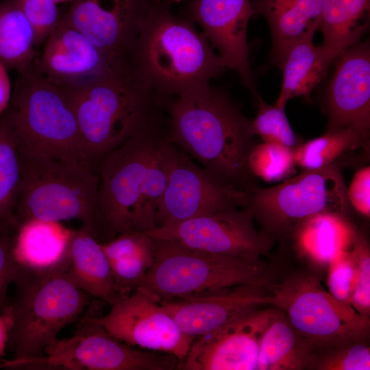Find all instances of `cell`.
Wrapping results in <instances>:
<instances>
[{"mask_svg":"<svg viewBox=\"0 0 370 370\" xmlns=\"http://www.w3.org/2000/svg\"><path fill=\"white\" fill-rule=\"evenodd\" d=\"M247 207L267 234H293L307 219L321 213L347 215L350 205L347 186L336 163L303 171L269 188L246 190Z\"/></svg>","mask_w":370,"mask_h":370,"instance_id":"9c48e42d","label":"cell"},{"mask_svg":"<svg viewBox=\"0 0 370 370\" xmlns=\"http://www.w3.org/2000/svg\"><path fill=\"white\" fill-rule=\"evenodd\" d=\"M347 197L350 206L361 215L370 216V167L356 171L347 187Z\"/></svg>","mask_w":370,"mask_h":370,"instance_id":"74e56055","label":"cell"},{"mask_svg":"<svg viewBox=\"0 0 370 370\" xmlns=\"http://www.w3.org/2000/svg\"><path fill=\"white\" fill-rule=\"evenodd\" d=\"M186 13L201 27L225 67L236 71L243 84L254 92L247 39L248 23L254 15L249 0H192Z\"/></svg>","mask_w":370,"mask_h":370,"instance_id":"ac0fdd59","label":"cell"},{"mask_svg":"<svg viewBox=\"0 0 370 370\" xmlns=\"http://www.w3.org/2000/svg\"><path fill=\"white\" fill-rule=\"evenodd\" d=\"M167 134L168 123L165 126L158 114L99 162L98 240L149 230L143 211L144 189L150 164Z\"/></svg>","mask_w":370,"mask_h":370,"instance_id":"5b68a950","label":"cell"},{"mask_svg":"<svg viewBox=\"0 0 370 370\" xmlns=\"http://www.w3.org/2000/svg\"><path fill=\"white\" fill-rule=\"evenodd\" d=\"M16 232V227L0 225V314L4 312L9 287L20 269L14 254Z\"/></svg>","mask_w":370,"mask_h":370,"instance_id":"8d00e7d4","label":"cell"},{"mask_svg":"<svg viewBox=\"0 0 370 370\" xmlns=\"http://www.w3.org/2000/svg\"><path fill=\"white\" fill-rule=\"evenodd\" d=\"M82 319L133 347L173 355L182 365L195 338L182 332L160 304L138 288L111 304L107 314Z\"/></svg>","mask_w":370,"mask_h":370,"instance_id":"9a60e30c","label":"cell"},{"mask_svg":"<svg viewBox=\"0 0 370 370\" xmlns=\"http://www.w3.org/2000/svg\"><path fill=\"white\" fill-rule=\"evenodd\" d=\"M66 271L20 268L4 310L10 318L6 350L13 356L5 367L45 365L46 350L89 304L90 297L71 282Z\"/></svg>","mask_w":370,"mask_h":370,"instance_id":"3957f363","label":"cell"},{"mask_svg":"<svg viewBox=\"0 0 370 370\" xmlns=\"http://www.w3.org/2000/svg\"><path fill=\"white\" fill-rule=\"evenodd\" d=\"M56 3H67V2H69V3H71L73 0H53Z\"/></svg>","mask_w":370,"mask_h":370,"instance_id":"60d3db41","label":"cell"},{"mask_svg":"<svg viewBox=\"0 0 370 370\" xmlns=\"http://www.w3.org/2000/svg\"><path fill=\"white\" fill-rule=\"evenodd\" d=\"M11 99V85L6 68L0 63V115L9 106Z\"/></svg>","mask_w":370,"mask_h":370,"instance_id":"f35d334b","label":"cell"},{"mask_svg":"<svg viewBox=\"0 0 370 370\" xmlns=\"http://www.w3.org/2000/svg\"><path fill=\"white\" fill-rule=\"evenodd\" d=\"M6 110L20 152L88 163L69 99L62 88L42 76L35 60L18 72Z\"/></svg>","mask_w":370,"mask_h":370,"instance_id":"52a82bcc","label":"cell"},{"mask_svg":"<svg viewBox=\"0 0 370 370\" xmlns=\"http://www.w3.org/2000/svg\"><path fill=\"white\" fill-rule=\"evenodd\" d=\"M33 29L16 0L0 3V63L18 73L35 58Z\"/></svg>","mask_w":370,"mask_h":370,"instance_id":"83f0119b","label":"cell"},{"mask_svg":"<svg viewBox=\"0 0 370 370\" xmlns=\"http://www.w3.org/2000/svg\"><path fill=\"white\" fill-rule=\"evenodd\" d=\"M81 323L73 338L58 339L47 349L46 365L91 370H171L182 367L173 355L139 350L97 324L84 319Z\"/></svg>","mask_w":370,"mask_h":370,"instance_id":"5bb4252c","label":"cell"},{"mask_svg":"<svg viewBox=\"0 0 370 370\" xmlns=\"http://www.w3.org/2000/svg\"><path fill=\"white\" fill-rule=\"evenodd\" d=\"M295 166L294 149L277 143L254 144L247 158L251 175L267 182L290 178L295 172Z\"/></svg>","mask_w":370,"mask_h":370,"instance_id":"4dcf8cb0","label":"cell"},{"mask_svg":"<svg viewBox=\"0 0 370 370\" xmlns=\"http://www.w3.org/2000/svg\"><path fill=\"white\" fill-rule=\"evenodd\" d=\"M310 369L319 370H369V347L365 341H357L314 352Z\"/></svg>","mask_w":370,"mask_h":370,"instance_id":"d6a6232c","label":"cell"},{"mask_svg":"<svg viewBox=\"0 0 370 370\" xmlns=\"http://www.w3.org/2000/svg\"><path fill=\"white\" fill-rule=\"evenodd\" d=\"M323 0H254V14L269 23L274 60L280 67L295 43L313 40L319 28Z\"/></svg>","mask_w":370,"mask_h":370,"instance_id":"44dd1931","label":"cell"},{"mask_svg":"<svg viewBox=\"0 0 370 370\" xmlns=\"http://www.w3.org/2000/svg\"><path fill=\"white\" fill-rule=\"evenodd\" d=\"M285 107L271 106L258 97V110L251 121L254 134L262 142L280 144L295 149L301 142L293 132Z\"/></svg>","mask_w":370,"mask_h":370,"instance_id":"1f68e13d","label":"cell"},{"mask_svg":"<svg viewBox=\"0 0 370 370\" xmlns=\"http://www.w3.org/2000/svg\"><path fill=\"white\" fill-rule=\"evenodd\" d=\"M225 68L193 21L156 0L138 35L133 70L160 102L209 84Z\"/></svg>","mask_w":370,"mask_h":370,"instance_id":"7a4b0ae2","label":"cell"},{"mask_svg":"<svg viewBox=\"0 0 370 370\" xmlns=\"http://www.w3.org/2000/svg\"><path fill=\"white\" fill-rule=\"evenodd\" d=\"M350 251L358 267L356 285L351 298V306L360 314H370V251L367 241L356 233Z\"/></svg>","mask_w":370,"mask_h":370,"instance_id":"d590c367","label":"cell"},{"mask_svg":"<svg viewBox=\"0 0 370 370\" xmlns=\"http://www.w3.org/2000/svg\"><path fill=\"white\" fill-rule=\"evenodd\" d=\"M61 88L72 104L86 160L95 171L105 155L158 115V108H162L133 72L112 73L82 86Z\"/></svg>","mask_w":370,"mask_h":370,"instance_id":"277c9868","label":"cell"},{"mask_svg":"<svg viewBox=\"0 0 370 370\" xmlns=\"http://www.w3.org/2000/svg\"><path fill=\"white\" fill-rule=\"evenodd\" d=\"M370 0H323L319 28L323 45L336 58L356 44L369 25Z\"/></svg>","mask_w":370,"mask_h":370,"instance_id":"4316f807","label":"cell"},{"mask_svg":"<svg viewBox=\"0 0 370 370\" xmlns=\"http://www.w3.org/2000/svg\"><path fill=\"white\" fill-rule=\"evenodd\" d=\"M72 231L60 222L37 219L18 225L14 254L19 268L38 271L67 269Z\"/></svg>","mask_w":370,"mask_h":370,"instance_id":"603a6c76","label":"cell"},{"mask_svg":"<svg viewBox=\"0 0 370 370\" xmlns=\"http://www.w3.org/2000/svg\"><path fill=\"white\" fill-rule=\"evenodd\" d=\"M368 138L351 129L327 130L322 136L301 143L294 149L296 166L317 170L336 163L341 156L359 147H367Z\"/></svg>","mask_w":370,"mask_h":370,"instance_id":"f546056e","label":"cell"},{"mask_svg":"<svg viewBox=\"0 0 370 370\" xmlns=\"http://www.w3.org/2000/svg\"><path fill=\"white\" fill-rule=\"evenodd\" d=\"M169 113L170 142L199 160L224 182L246 190L254 146L251 121L223 92L209 84L163 102Z\"/></svg>","mask_w":370,"mask_h":370,"instance_id":"6da1fadb","label":"cell"},{"mask_svg":"<svg viewBox=\"0 0 370 370\" xmlns=\"http://www.w3.org/2000/svg\"><path fill=\"white\" fill-rule=\"evenodd\" d=\"M268 288L244 284L203 295L159 303L185 334L196 338L263 306H275Z\"/></svg>","mask_w":370,"mask_h":370,"instance_id":"e0dca14e","label":"cell"},{"mask_svg":"<svg viewBox=\"0 0 370 370\" xmlns=\"http://www.w3.org/2000/svg\"><path fill=\"white\" fill-rule=\"evenodd\" d=\"M21 183L19 151L7 110L0 115V225L16 227L14 216Z\"/></svg>","mask_w":370,"mask_h":370,"instance_id":"f1b7e54d","label":"cell"},{"mask_svg":"<svg viewBox=\"0 0 370 370\" xmlns=\"http://www.w3.org/2000/svg\"><path fill=\"white\" fill-rule=\"evenodd\" d=\"M336 56L324 45L315 46L307 39L293 45L281 64L282 87L274 105L285 107L297 97L308 98L314 88L326 76Z\"/></svg>","mask_w":370,"mask_h":370,"instance_id":"d4e9b609","label":"cell"},{"mask_svg":"<svg viewBox=\"0 0 370 370\" xmlns=\"http://www.w3.org/2000/svg\"><path fill=\"white\" fill-rule=\"evenodd\" d=\"M35 62L49 82L61 88L82 86L121 72L115 70L106 55L63 18L45 40L41 59H35Z\"/></svg>","mask_w":370,"mask_h":370,"instance_id":"d6986e66","label":"cell"},{"mask_svg":"<svg viewBox=\"0 0 370 370\" xmlns=\"http://www.w3.org/2000/svg\"><path fill=\"white\" fill-rule=\"evenodd\" d=\"M19 156L21 183L14 216L16 227L34 219H78L95 236L99 177L92 167L84 162L20 151Z\"/></svg>","mask_w":370,"mask_h":370,"instance_id":"8992f818","label":"cell"},{"mask_svg":"<svg viewBox=\"0 0 370 370\" xmlns=\"http://www.w3.org/2000/svg\"><path fill=\"white\" fill-rule=\"evenodd\" d=\"M268 289L297 333L313 352L344 343L365 341L370 319L325 291L310 274H294Z\"/></svg>","mask_w":370,"mask_h":370,"instance_id":"30bf717a","label":"cell"},{"mask_svg":"<svg viewBox=\"0 0 370 370\" xmlns=\"http://www.w3.org/2000/svg\"><path fill=\"white\" fill-rule=\"evenodd\" d=\"M156 0H73L62 18L86 36L118 71H132L138 35Z\"/></svg>","mask_w":370,"mask_h":370,"instance_id":"4fadbf2b","label":"cell"},{"mask_svg":"<svg viewBox=\"0 0 370 370\" xmlns=\"http://www.w3.org/2000/svg\"><path fill=\"white\" fill-rule=\"evenodd\" d=\"M153 239V262L136 288L158 303L209 294L240 284L267 287L270 284L260 260L210 254L174 241Z\"/></svg>","mask_w":370,"mask_h":370,"instance_id":"ba28073f","label":"cell"},{"mask_svg":"<svg viewBox=\"0 0 370 370\" xmlns=\"http://www.w3.org/2000/svg\"><path fill=\"white\" fill-rule=\"evenodd\" d=\"M275 310L260 308L196 337L181 369L257 370L260 340Z\"/></svg>","mask_w":370,"mask_h":370,"instance_id":"2e32d148","label":"cell"},{"mask_svg":"<svg viewBox=\"0 0 370 370\" xmlns=\"http://www.w3.org/2000/svg\"><path fill=\"white\" fill-rule=\"evenodd\" d=\"M312 358L311 347L276 309L260 340L257 370L310 369Z\"/></svg>","mask_w":370,"mask_h":370,"instance_id":"484cf974","label":"cell"},{"mask_svg":"<svg viewBox=\"0 0 370 370\" xmlns=\"http://www.w3.org/2000/svg\"><path fill=\"white\" fill-rule=\"evenodd\" d=\"M10 326L9 314L4 311L0 314V357L6 349L8 332Z\"/></svg>","mask_w":370,"mask_h":370,"instance_id":"ab89813d","label":"cell"},{"mask_svg":"<svg viewBox=\"0 0 370 370\" xmlns=\"http://www.w3.org/2000/svg\"><path fill=\"white\" fill-rule=\"evenodd\" d=\"M357 278L358 267L350 249L338 255L328 266V292L345 304L350 305Z\"/></svg>","mask_w":370,"mask_h":370,"instance_id":"836d02e7","label":"cell"},{"mask_svg":"<svg viewBox=\"0 0 370 370\" xmlns=\"http://www.w3.org/2000/svg\"><path fill=\"white\" fill-rule=\"evenodd\" d=\"M34 32L35 47L44 42L60 23L62 15L53 0H16Z\"/></svg>","mask_w":370,"mask_h":370,"instance_id":"e575fe53","label":"cell"},{"mask_svg":"<svg viewBox=\"0 0 370 370\" xmlns=\"http://www.w3.org/2000/svg\"><path fill=\"white\" fill-rule=\"evenodd\" d=\"M253 219L247 207L234 208L144 232L204 253L258 260L269 251L271 238L256 229Z\"/></svg>","mask_w":370,"mask_h":370,"instance_id":"8fae6325","label":"cell"},{"mask_svg":"<svg viewBox=\"0 0 370 370\" xmlns=\"http://www.w3.org/2000/svg\"><path fill=\"white\" fill-rule=\"evenodd\" d=\"M356 231L345 215L321 213L304 221L293 234L297 249L313 264L325 267L349 250Z\"/></svg>","mask_w":370,"mask_h":370,"instance_id":"cb8c5ba5","label":"cell"},{"mask_svg":"<svg viewBox=\"0 0 370 370\" xmlns=\"http://www.w3.org/2000/svg\"><path fill=\"white\" fill-rule=\"evenodd\" d=\"M327 100V130L351 128L368 138L370 129V49L356 43L338 57Z\"/></svg>","mask_w":370,"mask_h":370,"instance_id":"ffe728a7","label":"cell"},{"mask_svg":"<svg viewBox=\"0 0 370 370\" xmlns=\"http://www.w3.org/2000/svg\"><path fill=\"white\" fill-rule=\"evenodd\" d=\"M246 202L245 190L197 165L173 145L167 183L156 212V227L217 211L243 208Z\"/></svg>","mask_w":370,"mask_h":370,"instance_id":"7c38bea8","label":"cell"},{"mask_svg":"<svg viewBox=\"0 0 370 370\" xmlns=\"http://www.w3.org/2000/svg\"><path fill=\"white\" fill-rule=\"evenodd\" d=\"M172 1H175V2H180V1H183V0H172Z\"/></svg>","mask_w":370,"mask_h":370,"instance_id":"b9f144b4","label":"cell"},{"mask_svg":"<svg viewBox=\"0 0 370 370\" xmlns=\"http://www.w3.org/2000/svg\"><path fill=\"white\" fill-rule=\"evenodd\" d=\"M66 273L71 282L90 297L111 305L125 297L114 280L101 242L84 225L72 231Z\"/></svg>","mask_w":370,"mask_h":370,"instance_id":"7402d4cb","label":"cell"}]
</instances>
